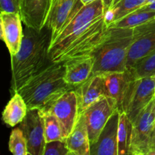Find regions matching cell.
<instances>
[{
	"label": "cell",
	"instance_id": "27",
	"mask_svg": "<svg viewBox=\"0 0 155 155\" xmlns=\"http://www.w3.org/2000/svg\"><path fill=\"white\" fill-rule=\"evenodd\" d=\"M43 155H70L65 139L46 142Z\"/></svg>",
	"mask_w": 155,
	"mask_h": 155
},
{
	"label": "cell",
	"instance_id": "2",
	"mask_svg": "<svg viewBox=\"0 0 155 155\" xmlns=\"http://www.w3.org/2000/svg\"><path fill=\"white\" fill-rule=\"evenodd\" d=\"M64 62H51L30 77L18 91L28 109L48 110L69 90L75 87L64 80Z\"/></svg>",
	"mask_w": 155,
	"mask_h": 155
},
{
	"label": "cell",
	"instance_id": "10",
	"mask_svg": "<svg viewBox=\"0 0 155 155\" xmlns=\"http://www.w3.org/2000/svg\"><path fill=\"white\" fill-rule=\"evenodd\" d=\"M20 127L27 142L28 155H43L45 142L44 120L40 110L28 109Z\"/></svg>",
	"mask_w": 155,
	"mask_h": 155
},
{
	"label": "cell",
	"instance_id": "14",
	"mask_svg": "<svg viewBox=\"0 0 155 155\" xmlns=\"http://www.w3.org/2000/svg\"><path fill=\"white\" fill-rule=\"evenodd\" d=\"M52 0H19V15L24 26L40 30L46 25Z\"/></svg>",
	"mask_w": 155,
	"mask_h": 155
},
{
	"label": "cell",
	"instance_id": "26",
	"mask_svg": "<svg viewBox=\"0 0 155 155\" xmlns=\"http://www.w3.org/2000/svg\"><path fill=\"white\" fill-rule=\"evenodd\" d=\"M8 148L15 155H28L27 142L21 127L14 129L11 133Z\"/></svg>",
	"mask_w": 155,
	"mask_h": 155
},
{
	"label": "cell",
	"instance_id": "28",
	"mask_svg": "<svg viewBox=\"0 0 155 155\" xmlns=\"http://www.w3.org/2000/svg\"><path fill=\"white\" fill-rule=\"evenodd\" d=\"M1 12L19 13V0H0Z\"/></svg>",
	"mask_w": 155,
	"mask_h": 155
},
{
	"label": "cell",
	"instance_id": "18",
	"mask_svg": "<svg viewBox=\"0 0 155 155\" xmlns=\"http://www.w3.org/2000/svg\"><path fill=\"white\" fill-rule=\"evenodd\" d=\"M70 155H90V140L84 115L79 119L69 136L65 139Z\"/></svg>",
	"mask_w": 155,
	"mask_h": 155
},
{
	"label": "cell",
	"instance_id": "19",
	"mask_svg": "<svg viewBox=\"0 0 155 155\" xmlns=\"http://www.w3.org/2000/svg\"><path fill=\"white\" fill-rule=\"evenodd\" d=\"M64 80L68 84L77 87L92 76L94 65L93 56L64 62Z\"/></svg>",
	"mask_w": 155,
	"mask_h": 155
},
{
	"label": "cell",
	"instance_id": "9",
	"mask_svg": "<svg viewBox=\"0 0 155 155\" xmlns=\"http://www.w3.org/2000/svg\"><path fill=\"white\" fill-rule=\"evenodd\" d=\"M155 50V19L133 28V42L127 57V71Z\"/></svg>",
	"mask_w": 155,
	"mask_h": 155
},
{
	"label": "cell",
	"instance_id": "1",
	"mask_svg": "<svg viewBox=\"0 0 155 155\" xmlns=\"http://www.w3.org/2000/svg\"><path fill=\"white\" fill-rule=\"evenodd\" d=\"M51 43V32L46 25L40 30L24 27L21 48L11 56V92H18L30 77L52 62Z\"/></svg>",
	"mask_w": 155,
	"mask_h": 155
},
{
	"label": "cell",
	"instance_id": "12",
	"mask_svg": "<svg viewBox=\"0 0 155 155\" xmlns=\"http://www.w3.org/2000/svg\"><path fill=\"white\" fill-rule=\"evenodd\" d=\"M48 110L61 123L66 139L74 130L80 117L78 100L74 89L63 94Z\"/></svg>",
	"mask_w": 155,
	"mask_h": 155
},
{
	"label": "cell",
	"instance_id": "5",
	"mask_svg": "<svg viewBox=\"0 0 155 155\" xmlns=\"http://www.w3.org/2000/svg\"><path fill=\"white\" fill-rule=\"evenodd\" d=\"M155 97L133 123L130 155H148L155 147Z\"/></svg>",
	"mask_w": 155,
	"mask_h": 155
},
{
	"label": "cell",
	"instance_id": "20",
	"mask_svg": "<svg viewBox=\"0 0 155 155\" xmlns=\"http://www.w3.org/2000/svg\"><path fill=\"white\" fill-rule=\"evenodd\" d=\"M28 110L25 101L18 92L13 93L2 112V120L9 127L20 124L26 117Z\"/></svg>",
	"mask_w": 155,
	"mask_h": 155
},
{
	"label": "cell",
	"instance_id": "3",
	"mask_svg": "<svg viewBox=\"0 0 155 155\" xmlns=\"http://www.w3.org/2000/svg\"><path fill=\"white\" fill-rule=\"evenodd\" d=\"M133 35V29L108 27L104 39L92 55L94 65L92 76L127 71Z\"/></svg>",
	"mask_w": 155,
	"mask_h": 155
},
{
	"label": "cell",
	"instance_id": "24",
	"mask_svg": "<svg viewBox=\"0 0 155 155\" xmlns=\"http://www.w3.org/2000/svg\"><path fill=\"white\" fill-rule=\"evenodd\" d=\"M155 18V12L138 9L112 24L109 27L133 29Z\"/></svg>",
	"mask_w": 155,
	"mask_h": 155
},
{
	"label": "cell",
	"instance_id": "34",
	"mask_svg": "<svg viewBox=\"0 0 155 155\" xmlns=\"http://www.w3.org/2000/svg\"><path fill=\"white\" fill-rule=\"evenodd\" d=\"M120 0H114V3H113V5H114L115 4H117V3L118 2H120ZM112 5V6H113Z\"/></svg>",
	"mask_w": 155,
	"mask_h": 155
},
{
	"label": "cell",
	"instance_id": "25",
	"mask_svg": "<svg viewBox=\"0 0 155 155\" xmlns=\"http://www.w3.org/2000/svg\"><path fill=\"white\" fill-rule=\"evenodd\" d=\"M127 71L133 80L155 76V50L139 59Z\"/></svg>",
	"mask_w": 155,
	"mask_h": 155
},
{
	"label": "cell",
	"instance_id": "23",
	"mask_svg": "<svg viewBox=\"0 0 155 155\" xmlns=\"http://www.w3.org/2000/svg\"><path fill=\"white\" fill-rule=\"evenodd\" d=\"M44 120L45 142L65 139L63 127L58 118L50 110H39Z\"/></svg>",
	"mask_w": 155,
	"mask_h": 155
},
{
	"label": "cell",
	"instance_id": "33",
	"mask_svg": "<svg viewBox=\"0 0 155 155\" xmlns=\"http://www.w3.org/2000/svg\"><path fill=\"white\" fill-rule=\"evenodd\" d=\"M155 0H146V2H145V5H148V4H150V3L153 2H154Z\"/></svg>",
	"mask_w": 155,
	"mask_h": 155
},
{
	"label": "cell",
	"instance_id": "29",
	"mask_svg": "<svg viewBox=\"0 0 155 155\" xmlns=\"http://www.w3.org/2000/svg\"><path fill=\"white\" fill-rule=\"evenodd\" d=\"M139 9H142V10L145 11H149V12H155V1L150 3V4L145 5H143L142 7H141Z\"/></svg>",
	"mask_w": 155,
	"mask_h": 155
},
{
	"label": "cell",
	"instance_id": "16",
	"mask_svg": "<svg viewBox=\"0 0 155 155\" xmlns=\"http://www.w3.org/2000/svg\"><path fill=\"white\" fill-rule=\"evenodd\" d=\"M104 85V95L114 102L117 108L121 111L133 77L127 71L123 72H110L102 74Z\"/></svg>",
	"mask_w": 155,
	"mask_h": 155
},
{
	"label": "cell",
	"instance_id": "30",
	"mask_svg": "<svg viewBox=\"0 0 155 155\" xmlns=\"http://www.w3.org/2000/svg\"><path fill=\"white\" fill-rule=\"evenodd\" d=\"M102 2L103 3H104L105 11L108 10V9L110 8H111L112 5H113L114 0H102Z\"/></svg>",
	"mask_w": 155,
	"mask_h": 155
},
{
	"label": "cell",
	"instance_id": "8",
	"mask_svg": "<svg viewBox=\"0 0 155 155\" xmlns=\"http://www.w3.org/2000/svg\"><path fill=\"white\" fill-rule=\"evenodd\" d=\"M117 110L114 102L107 96H103L82 113L86 120L91 145L98 141L104 126Z\"/></svg>",
	"mask_w": 155,
	"mask_h": 155
},
{
	"label": "cell",
	"instance_id": "21",
	"mask_svg": "<svg viewBox=\"0 0 155 155\" xmlns=\"http://www.w3.org/2000/svg\"><path fill=\"white\" fill-rule=\"evenodd\" d=\"M146 0H120L104 12V21L108 27L129 14L145 5Z\"/></svg>",
	"mask_w": 155,
	"mask_h": 155
},
{
	"label": "cell",
	"instance_id": "13",
	"mask_svg": "<svg viewBox=\"0 0 155 155\" xmlns=\"http://www.w3.org/2000/svg\"><path fill=\"white\" fill-rule=\"evenodd\" d=\"M1 39L8 49L10 55L19 51L24 36L22 20L19 13L1 12Z\"/></svg>",
	"mask_w": 155,
	"mask_h": 155
},
{
	"label": "cell",
	"instance_id": "6",
	"mask_svg": "<svg viewBox=\"0 0 155 155\" xmlns=\"http://www.w3.org/2000/svg\"><path fill=\"white\" fill-rule=\"evenodd\" d=\"M104 12L105 9L102 0H95L90 4L83 5L51 43L50 55L58 51L73 38L84 31L94 21L102 17Z\"/></svg>",
	"mask_w": 155,
	"mask_h": 155
},
{
	"label": "cell",
	"instance_id": "7",
	"mask_svg": "<svg viewBox=\"0 0 155 155\" xmlns=\"http://www.w3.org/2000/svg\"><path fill=\"white\" fill-rule=\"evenodd\" d=\"M155 97V76L131 82L120 112L127 114L132 123Z\"/></svg>",
	"mask_w": 155,
	"mask_h": 155
},
{
	"label": "cell",
	"instance_id": "15",
	"mask_svg": "<svg viewBox=\"0 0 155 155\" xmlns=\"http://www.w3.org/2000/svg\"><path fill=\"white\" fill-rule=\"evenodd\" d=\"M120 111L117 110L101 131L98 141L90 146V155H118L117 133Z\"/></svg>",
	"mask_w": 155,
	"mask_h": 155
},
{
	"label": "cell",
	"instance_id": "17",
	"mask_svg": "<svg viewBox=\"0 0 155 155\" xmlns=\"http://www.w3.org/2000/svg\"><path fill=\"white\" fill-rule=\"evenodd\" d=\"M78 100L79 112L83 113L91 104L104 95V85L102 75L92 76L86 82L74 89Z\"/></svg>",
	"mask_w": 155,
	"mask_h": 155
},
{
	"label": "cell",
	"instance_id": "32",
	"mask_svg": "<svg viewBox=\"0 0 155 155\" xmlns=\"http://www.w3.org/2000/svg\"><path fill=\"white\" fill-rule=\"evenodd\" d=\"M148 155H155V147H154V148L148 153Z\"/></svg>",
	"mask_w": 155,
	"mask_h": 155
},
{
	"label": "cell",
	"instance_id": "36",
	"mask_svg": "<svg viewBox=\"0 0 155 155\" xmlns=\"http://www.w3.org/2000/svg\"><path fill=\"white\" fill-rule=\"evenodd\" d=\"M154 19H155V18H154Z\"/></svg>",
	"mask_w": 155,
	"mask_h": 155
},
{
	"label": "cell",
	"instance_id": "22",
	"mask_svg": "<svg viewBox=\"0 0 155 155\" xmlns=\"http://www.w3.org/2000/svg\"><path fill=\"white\" fill-rule=\"evenodd\" d=\"M132 133L133 123L129 119L127 114L120 112L117 133L118 155H130Z\"/></svg>",
	"mask_w": 155,
	"mask_h": 155
},
{
	"label": "cell",
	"instance_id": "4",
	"mask_svg": "<svg viewBox=\"0 0 155 155\" xmlns=\"http://www.w3.org/2000/svg\"><path fill=\"white\" fill-rule=\"evenodd\" d=\"M104 15L73 38L58 51L51 54V60L53 62H66L93 55L108 30Z\"/></svg>",
	"mask_w": 155,
	"mask_h": 155
},
{
	"label": "cell",
	"instance_id": "31",
	"mask_svg": "<svg viewBox=\"0 0 155 155\" xmlns=\"http://www.w3.org/2000/svg\"><path fill=\"white\" fill-rule=\"evenodd\" d=\"M80 1L82 2V3H83L84 5H89L90 4V3L93 2H95V0H80Z\"/></svg>",
	"mask_w": 155,
	"mask_h": 155
},
{
	"label": "cell",
	"instance_id": "11",
	"mask_svg": "<svg viewBox=\"0 0 155 155\" xmlns=\"http://www.w3.org/2000/svg\"><path fill=\"white\" fill-rule=\"evenodd\" d=\"M84 5L80 0H52L46 26L51 32V43Z\"/></svg>",
	"mask_w": 155,
	"mask_h": 155
},
{
	"label": "cell",
	"instance_id": "35",
	"mask_svg": "<svg viewBox=\"0 0 155 155\" xmlns=\"http://www.w3.org/2000/svg\"><path fill=\"white\" fill-rule=\"evenodd\" d=\"M154 134H155V132H154Z\"/></svg>",
	"mask_w": 155,
	"mask_h": 155
}]
</instances>
